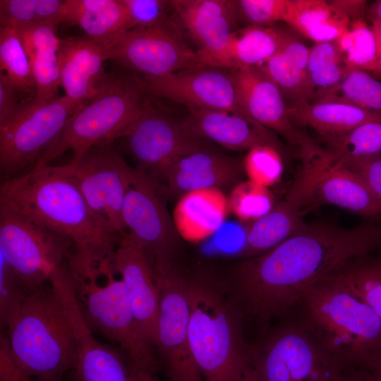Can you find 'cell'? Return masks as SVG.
<instances>
[{"label":"cell","mask_w":381,"mask_h":381,"mask_svg":"<svg viewBox=\"0 0 381 381\" xmlns=\"http://www.w3.org/2000/svg\"><path fill=\"white\" fill-rule=\"evenodd\" d=\"M243 167L248 180L269 188L282 179L281 151L270 145H257L248 150Z\"/></svg>","instance_id":"40"},{"label":"cell","mask_w":381,"mask_h":381,"mask_svg":"<svg viewBox=\"0 0 381 381\" xmlns=\"http://www.w3.org/2000/svg\"><path fill=\"white\" fill-rule=\"evenodd\" d=\"M0 204L68 238L83 255L114 253L123 237L93 212L66 165H43L1 181Z\"/></svg>","instance_id":"3"},{"label":"cell","mask_w":381,"mask_h":381,"mask_svg":"<svg viewBox=\"0 0 381 381\" xmlns=\"http://www.w3.org/2000/svg\"><path fill=\"white\" fill-rule=\"evenodd\" d=\"M377 48V70L375 75L381 76V20L370 18Z\"/></svg>","instance_id":"50"},{"label":"cell","mask_w":381,"mask_h":381,"mask_svg":"<svg viewBox=\"0 0 381 381\" xmlns=\"http://www.w3.org/2000/svg\"><path fill=\"white\" fill-rule=\"evenodd\" d=\"M63 23L77 25L84 35L108 44L131 28L122 0H65Z\"/></svg>","instance_id":"27"},{"label":"cell","mask_w":381,"mask_h":381,"mask_svg":"<svg viewBox=\"0 0 381 381\" xmlns=\"http://www.w3.org/2000/svg\"><path fill=\"white\" fill-rule=\"evenodd\" d=\"M66 168L93 212L116 234H126L122 210L134 168L113 143L90 148Z\"/></svg>","instance_id":"12"},{"label":"cell","mask_w":381,"mask_h":381,"mask_svg":"<svg viewBox=\"0 0 381 381\" xmlns=\"http://www.w3.org/2000/svg\"><path fill=\"white\" fill-rule=\"evenodd\" d=\"M310 48L292 35L260 68L277 85L287 107L313 102L316 89L307 74Z\"/></svg>","instance_id":"26"},{"label":"cell","mask_w":381,"mask_h":381,"mask_svg":"<svg viewBox=\"0 0 381 381\" xmlns=\"http://www.w3.org/2000/svg\"><path fill=\"white\" fill-rule=\"evenodd\" d=\"M131 381H161L157 373L145 370H129Z\"/></svg>","instance_id":"52"},{"label":"cell","mask_w":381,"mask_h":381,"mask_svg":"<svg viewBox=\"0 0 381 381\" xmlns=\"http://www.w3.org/2000/svg\"><path fill=\"white\" fill-rule=\"evenodd\" d=\"M162 192L155 179L134 167L122 210L127 235L146 253L153 265L171 264L179 237Z\"/></svg>","instance_id":"15"},{"label":"cell","mask_w":381,"mask_h":381,"mask_svg":"<svg viewBox=\"0 0 381 381\" xmlns=\"http://www.w3.org/2000/svg\"><path fill=\"white\" fill-rule=\"evenodd\" d=\"M369 18L381 20V0L375 1L368 10Z\"/></svg>","instance_id":"53"},{"label":"cell","mask_w":381,"mask_h":381,"mask_svg":"<svg viewBox=\"0 0 381 381\" xmlns=\"http://www.w3.org/2000/svg\"><path fill=\"white\" fill-rule=\"evenodd\" d=\"M149 100L138 74L120 66L106 73L95 94L70 116L34 168L49 164L68 150L73 153L70 164H74L90 148L123 137Z\"/></svg>","instance_id":"5"},{"label":"cell","mask_w":381,"mask_h":381,"mask_svg":"<svg viewBox=\"0 0 381 381\" xmlns=\"http://www.w3.org/2000/svg\"><path fill=\"white\" fill-rule=\"evenodd\" d=\"M287 113L294 124L308 126L324 139L342 134L369 121H381L380 114L337 102H312L288 107Z\"/></svg>","instance_id":"30"},{"label":"cell","mask_w":381,"mask_h":381,"mask_svg":"<svg viewBox=\"0 0 381 381\" xmlns=\"http://www.w3.org/2000/svg\"><path fill=\"white\" fill-rule=\"evenodd\" d=\"M71 381H131L129 369L117 352L95 354L83 362L73 373Z\"/></svg>","instance_id":"41"},{"label":"cell","mask_w":381,"mask_h":381,"mask_svg":"<svg viewBox=\"0 0 381 381\" xmlns=\"http://www.w3.org/2000/svg\"><path fill=\"white\" fill-rule=\"evenodd\" d=\"M313 102H342L381 114V81L368 72L352 69L336 85L317 91Z\"/></svg>","instance_id":"33"},{"label":"cell","mask_w":381,"mask_h":381,"mask_svg":"<svg viewBox=\"0 0 381 381\" xmlns=\"http://www.w3.org/2000/svg\"><path fill=\"white\" fill-rule=\"evenodd\" d=\"M292 35L274 25L239 28L233 34L218 67L259 66L273 56Z\"/></svg>","instance_id":"28"},{"label":"cell","mask_w":381,"mask_h":381,"mask_svg":"<svg viewBox=\"0 0 381 381\" xmlns=\"http://www.w3.org/2000/svg\"><path fill=\"white\" fill-rule=\"evenodd\" d=\"M337 381H380L365 365L357 364L346 366Z\"/></svg>","instance_id":"48"},{"label":"cell","mask_w":381,"mask_h":381,"mask_svg":"<svg viewBox=\"0 0 381 381\" xmlns=\"http://www.w3.org/2000/svg\"><path fill=\"white\" fill-rule=\"evenodd\" d=\"M122 1L128 12L131 30L180 27L174 13L171 1Z\"/></svg>","instance_id":"42"},{"label":"cell","mask_w":381,"mask_h":381,"mask_svg":"<svg viewBox=\"0 0 381 381\" xmlns=\"http://www.w3.org/2000/svg\"><path fill=\"white\" fill-rule=\"evenodd\" d=\"M0 267V320L1 329L6 330L28 294L1 255Z\"/></svg>","instance_id":"43"},{"label":"cell","mask_w":381,"mask_h":381,"mask_svg":"<svg viewBox=\"0 0 381 381\" xmlns=\"http://www.w3.org/2000/svg\"><path fill=\"white\" fill-rule=\"evenodd\" d=\"M350 19L330 1L289 0L284 23L315 43L337 40L348 28Z\"/></svg>","instance_id":"31"},{"label":"cell","mask_w":381,"mask_h":381,"mask_svg":"<svg viewBox=\"0 0 381 381\" xmlns=\"http://www.w3.org/2000/svg\"><path fill=\"white\" fill-rule=\"evenodd\" d=\"M75 305L67 260L26 296L1 336L13 363L33 381H64L71 370Z\"/></svg>","instance_id":"2"},{"label":"cell","mask_w":381,"mask_h":381,"mask_svg":"<svg viewBox=\"0 0 381 381\" xmlns=\"http://www.w3.org/2000/svg\"><path fill=\"white\" fill-rule=\"evenodd\" d=\"M289 0L236 1L239 21L248 25L270 26L284 22Z\"/></svg>","instance_id":"44"},{"label":"cell","mask_w":381,"mask_h":381,"mask_svg":"<svg viewBox=\"0 0 381 381\" xmlns=\"http://www.w3.org/2000/svg\"><path fill=\"white\" fill-rule=\"evenodd\" d=\"M58 27L56 24L44 23L16 29L32 67L36 86L33 100L38 102L57 97L61 86Z\"/></svg>","instance_id":"25"},{"label":"cell","mask_w":381,"mask_h":381,"mask_svg":"<svg viewBox=\"0 0 381 381\" xmlns=\"http://www.w3.org/2000/svg\"><path fill=\"white\" fill-rule=\"evenodd\" d=\"M115 265L125 284L141 336L152 349L157 347L159 293L150 258L126 234L116 247Z\"/></svg>","instance_id":"19"},{"label":"cell","mask_w":381,"mask_h":381,"mask_svg":"<svg viewBox=\"0 0 381 381\" xmlns=\"http://www.w3.org/2000/svg\"><path fill=\"white\" fill-rule=\"evenodd\" d=\"M186 288L190 348L203 380L239 381L250 365V346L243 337L239 308L206 282L186 280Z\"/></svg>","instance_id":"6"},{"label":"cell","mask_w":381,"mask_h":381,"mask_svg":"<svg viewBox=\"0 0 381 381\" xmlns=\"http://www.w3.org/2000/svg\"><path fill=\"white\" fill-rule=\"evenodd\" d=\"M330 3L350 20L363 18L367 11L366 1H331Z\"/></svg>","instance_id":"49"},{"label":"cell","mask_w":381,"mask_h":381,"mask_svg":"<svg viewBox=\"0 0 381 381\" xmlns=\"http://www.w3.org/2000/svg\"><path fill=\"white\" fill-rule=\"evenodd\" d=\"M229 211L228 198L222 189H199L181 196L172 219L179 237L198 243L220 228Z\"/></svg>","instance_id":"24"},{"label":"cell","mask_w":381,"mask_h":381,"mask_svg":"<svg viewBox=\"0 0 381 381\" xmlns=\"http://www.w3.org/2000/svg\"><path fill=\"white\" fill-rule=\"evenodd\" d=\"M347 68L375 73L377 48L371 26L363 18L351 20L347 30L337 40Z\"/></svg>","instance_id":"36"},{"label":"cell","mask_w":381,"mask_h":381,"mask_svg":"<svg viewBox=\"0 0 381 381\" xmlns=\"http://www.w3.org/2000/svg\"><path fill=\"white\" fill-rule=\"evenodd\" d=\"M298 306L299 322L344 366L361 364L381 348V320L344 288L324 279L306 291Z\"/></svg>","instance_id":"7"},{"label":"cell","mask_w":381,"mask_h":381,"mask_svg":"<svg viewBox=\"0 0 381 381\" xmlns=\"http://www.w3.org/2000/svg\"><path fill=\"white\" fill-rule=\"evenodd\" d=\"M74 248L68 238L29 220L0 204L1 255L28 294L49 280Z\"/></svg>","instance_id":"11"},{"label":"cell","mask_w":381,"mask_h":381,"mask_svg":"<svg viewBox=\"0 0 381 381\" xmlns=\"http://www.w3.org/2000/svg\"><path fill=\"white\" fill-rule=\"evenodd\" d=\"M68 269L79 311L92 334L114 344L129 370L157 373L159 363L138 328L115 255L85 257L72 251Z\"/></svg>","instance_id":"4"},{"label":"cell","mask_w":381,"mask_h":381,"mask_svg":"<svg viewBox=\"0 0 381 381\" xmlns=\"http://www.w3.org/2000/svg\"><path fill=\"white\" fill-rule=\"evenodd\" d=\"M239 381H260L255 369L249 365L244 371Z\"/></svg>","instance_id":"54"},{"label":"cell","mask_w":381,"mask_h":381,"mask_svg":"<svg viewBox=\"0 0 381 381\" xmlns=\"http://www.w3.org/2000/svg\"><path fill=\"white\" fill-rule=\"evenodd\" d=\"M349 71L336 40L315 43L310 48L307 74L316 91L336 85Z\"/></svg>","instance_id":"38"},{"label":"cell","mask_w":381,"mask_h":381,"mask_svg":"<svg viewBox=\"0 0 381 381\" xmlns=\"http://www.w3.org/2000/svg\"><path fill=\"white\" fill-rule=\"evenodd\" d=\"M109 50V60L142 76L200 67L197 52L185 42L180 27L131 29L117 36Z\"/></svg>","instance_id":"16"},{"label":"cell","mask_w":381,"mask_h":381,"mask_svg":"<svg viewBox=\"0 0 381 381\" xmlns=\"http://www.w3.org/2000/svg\"><path fill=\"white\" fill-rule=\"evenodd\" d=\"M243 169L238 159L207 147L183 155L171 164L164 176L167 192L182 195L199 189H221L236 183Z\"/></svg>","instance_id":"23"},{"label":"cell","mask_w":381,"mask_h":381,"mask_svg":"<svg viewBox=\"0 0 381 381\" xmlns=\"http://www.w3.org/2000/svg\"><path fill=\"white\" fill-rule=\"evenodd\" d=\"M159 293L157 348L171 381H204L188 339L189 301L186 280L171 264L153 265Z\"/></svg>","instance_id":"14"},{"label":"cell","mask_w":381,"mask_h":381,"mask_svg":"<svg viewBox=\"0 0 381 381\" xmlns=\"http://www.w3.org/2000/svg\"><path fill=\"white\" fill-rule=\"evenodd\" d=\"M20 97L6 75L0 74V124L11 118L18 109Z\"/></svg>","instance_id":"46"},{"label":"cell","mask_w":381,"mask_h":381,"mask_svg":"<svg viewBox=\"0 0 381 381\" xmlns=\"http://www.w3.org/2000/svg\"><path fill=\"white\" fill-rule=\"evenodd\" d=\"M0 360V381H33L13 363L4 341L1 339Z\"/></svg>","instance_id":"47"},{"label":"cell","mask_w":381,"mask_h":381,"mask_svg":"<svg viewBox=\"0 0 381 381\" xmlns=\"http://www.w3.org/2000/svg\"><path fill=\"white\" fill-rule=\"evenodd\" d=\"M339 160L348 169L361 176L371 191L381 201V154L360 159Z\"/></svg>","instance_id":"45"},{"label":"cell","mask_w":381,"mask_h":381,"mask_svg":"<svg viewBox=\"0 0 381 381\" xmlns=\"http://www.w3.org/2000/svg\"><path fill=\"white\" fill-rule=\"evenodd\" d=\"M229 210L242 221H255L274 206V198L268 188L250 180L234 186L228 198Z\"/></svg>","instance_id":"39"},{"label":"cell","mask_w":381,"mask_h":381,"mask_svg":"<svg viewBox=\"0 0 381 381\" xmlns=\"http://www.w3.org/2000/svg\"><path fill=\"white\" fill-rule=\"evenodd\" d=\"M178 23L195 44L200 67H218L239 28L234 0H171Z\"/></svg>","instance_id":"18"},{"label":"cell","mask_w":381,"mask_h":381,"mask_svg":"<svg viewBox=\"0 0 381 381\" xmlns=\"http://www.w3.org/2000/svg\"><path fill=\"white\" fill-rule=\"evenodd\" d=\"M140 78L149 96L179 103L188 110L218 109L246 116L239 104L234 69L203 66Z\"/></svg>","instance_id":"17"},{"label":"cell","mask_w":381,"mask_h":381,"mask_svg":"<svg viewBox=\"0 0 381 381\" xmlns=\"http://www.w3.org/2000/svg\"><path fill=\"white\" fill-rule=\"evenodd\" d=\"M234 71L239 104L247 117L278 133L299 151L313 141L295 128L281 91L260 68L242 67Z\"/></svg>","instance_id":"20"},{"label":"cell","mask_w":381,"mask_h":381,"mask_svg":"<svg viewBox=\"0 0 381 381\" xmlns=\"http://www.w3.org/2000/svg\"><path fill=\"white\" fill-rule=\"evenodd\" d=\"M64 0H1L0 25L16 29L62 23Z\"/></svg>","instance_id":"35"},{"label":"cell","mask_w":381,"mask_h":381,"mask_svg":"<svg viewBox=\"0 0 381 381\" xmlns=\"http://www.w3.org/2000/svg\"><path fill=\"white\" fill-rule=\"evenodd\" d=\"M364 257L353 260L325 279L356 295L381 320V259L365 260Z\"/></svg>","instance_id":"32"},{"label":"cell","mask_w":381,"mask_h":381,"mask_svg":"<svg viewBox=\"0 0 381 381\" xmlns=\"http://www.w3.org/2000/svg\"><path fill=\"white\" fill-rule=\"evenodd\" d=\"M301 160L286 200L299 209L327 204L365 216L381 214V201L361 176L327 149L317 145Z\"/></svg>","instance_id":"10"},{"label":"cell","mask_w":381,"mask_h":381,"mask_svg":"<svg viewBox=\"0 0 381 381\" xmlns=\"http://www.w3.org/2000/svg\"><path fill=\"white\" fill-rule=\"evenodd\" d=\"M121 140L138 170L156 180L164 177L183 155L201 150L205 139L156 108L150 99L144 111Z\"/></svg>","instance_id":"13"},{"label":"cell","mask_w":381,"mask_h":381,"mask_svg":"<svg viewBox=\"0 0 381 381\" xmlns=\"http://www.w3.org/2000/svg\"><path fill=\"white\" fill-rule=\"evenodd\" d=\"M308 226L301 209L286 200L281 201L246 229L241 256L248 259L260 255L303 231Z\"/></svg>","instance_id":"29"},{"label":"cell","mask_w":381,"mask_h":381,"mask_svg":"<svg viewBox=\"0 0 381 381\" xmlns=\"http://www.w3.org/2000/svg\"><path fill=\"white\" fill-rule=\"evenodd\" d=\"M324 140L327 150L341 161L378 155L381 154V121H369Z\"/></svg>","instance_id":"37"},{"label":"cell","mask_w":381,"mask_h":381,"mask_svg":"<svg viewBox=\"0 0 381 381\" xmlns=\"http://www.w3.org/2000/svg\"><path fill=\"white\" fill-rule=\"evenodd\" d=\"M250 357L260 381H337L346 367L299 322L283 325L250 346Z\"/></svg>","instance_id":"8"},{"label":"cell","mask_w":381,"mask_h":381,"mask_svg":"<svg viewBox=\"0 0 381 381\" xmlns=\"http://www.w3.org/2000/svg\"><path fill=\"white\" fill-rule=\"evenodd\" d=\"M381 381V348L370 353L363 361Z\"/></svg>","instance_id":"51"},{"label":"cell","mask_w":381,"mask_h":381,"mask_svg":"<svg viewBox=\"0 0 381 381\" xmlns=\"http://www.w3.org/2000/svg\"><path fill=\"white\" fill-rule=\"evenodd\" d=\"M79 107L65 95L44 102L20 103L15 114L0 124L1 181L32 169Z\"/></svg>","instance_id":"9"},{"label":"cell","mask_w":381,"mask_h":381,"mask_svg":"<svg viewBox=\"0 0 381 381\" xmlns=\"http://www.w3.org/2000/svg\"><path fill=\"white\" fill-rule=\"evenodd\" d=\"M381 246V230L308 224L302 232L239 266L233 301L262 325L297 307L313 286Z\"/></svg>","instance_id":"1"},{"label":"cell","mask_w":381,"mask_h":381,"mask_svg":"<svg viewBox=\"0 0 381 381\" xmlns=\"http://www.w3.org/2000/svg\"><path fill=\"white\" fill-rule=\"evenodd\" d=\"M0 68L18 92L21 103L35 98L30 62L18 31L12 27L0 25Z\"/></svg>","instance_id":"34"},{"label":"cell","mask_w":381,"mask_h":381,"mask_svg":"<svg viewBox=\"0 0 381 381\" xmlns=\"http://www.w3.org/2000/svg\"><path fill=\"white\" fill-rule=\"evenodd\" d=\"M59 58L65 96L80 107L95 94L106 74L109 44L85 35L60 38Z\"/></svg>","instance_id":"21"},{"label":"cell","mask_w":381,"mask_h":381,"mask_svg":"<svg viewBox=\"0 0 381 381\" xmlns=\"http://www.w3.org/2000/svg\"><path fill=\"white\" fill-rule=\"evenodd\" d=\"M183 123L195 135L229 150L248 151L257 145H270L282 152L274 132L232 111L190 109Z\"/></svg>","instance_id":"22"}]
</instances>
